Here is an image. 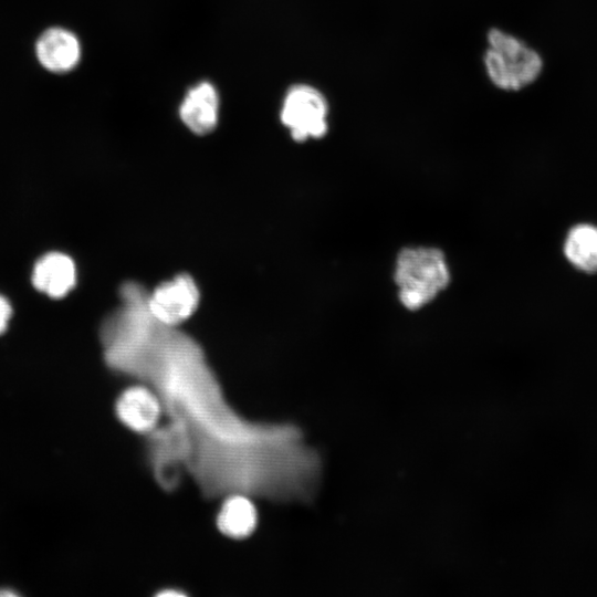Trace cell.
<instances>
[{
  "instance_id": "6da1fadb",
  "label": "cell",
  "mask_w": 597,
  "mask_h": 597,
  "mask_svg": "<svg viewBox=\"0 0 597 597\" xmlns=\"http://www.w3.org/2000/svg\"><path fill=\"white\" fill-rule=\"evenodd\" d=\"M121 371L150 387L167 417L145 436L149 458L185 471L203 495L303 502L316 493L322 460L302 430L238 413L202 348L177 326L140 322L125 342Z\"/></svg>"
},
{
  "instance_id": "52a82bcc",
  "label": "cell",
  "mask_w": 597,
  "mask_h": 597,
  "mask_svg": "<svg viewBox=\"0 0 597 597\" xmlns=\"http://www.w3.org/2000/svg\"><path fill=\"white\" fill-rule=\"evenodd\" d=\"M35 55L42 67L63 74L72 71L81 59V44L70 30L54 27L41 33L35 43Z\"/></svg>"
},
{
  "instance_id": "8fae6325",
  "label": "cell",
  "mask_w": 597,
  "mask_h": 597,
  "mask_svg": "<svg viewBox=\"0 0 597 597\" xmlns=\"http://www.w3.org/2000/svg\"><path fill=\"white\" fill-rule=\"evenodd\" d=\"M564 254L576 270L597 273V227L590 223L574 226L566 234Z\"/></svg>"
},
{
  "instance_id": "8992f818",
  "label": "cell",
  "mask_w": 597,
  "mask_h": 597,
  "mask_svg": "<svg viewBox=\"0 0 597 597\" xmlns=\"http://www.w3.org/2000/svg\"><path fill=\"white\" fill-rule=\"evenodd\" d=\"M115 412L126 428L146 436L159 426L163 406L157 394L139 383L126 388L118 396Z\"/></svg>"
},
{
  "instance_id": "7a4b0ae2",
  "label": "cell",
  "mask_w": 597,
  "mask_h": 597,
  "mask_svg": "<svg viewBox=\"0 0 597 597\" xmlns=\"http://www.w3.org/2000/svg\"><path fill=\"white\" fill-rule=\"evenodd\" d=\"M394 281L406 308L423 307L449 285L450 271L443 252L432 247L402 249L397 255Z\"/></svg>"
},
{
  "instance_id": "9c48e42d",
  "label": "cell",
  "mask_w": 597,
  "mask_h": 597,
  "mask_svg": "<svg viewBox=\"0 0 597 597\" xmlns=\"http://www.w3.org/2000/svg\"><path fill=\"white\" fill-rule=\"evenodd\" d=\"M75 279L72 259L60 252L43 255L32 272L34 287L54 298L65 296L74 286Z\"/></svg>"
},
{
  "instance_id": "7c38bea8",
  "label": "cell",
  "mask_w": 597,
  "mask_h": 597,
  "mask_svg": "<svg viewBox=\"0 0 597 597\" xmlns=\"http://www.w3.org/2000/svg\"><path fill=\"white\" fill-rule=\"evenodd\" d=\"M11 315L12 308L9 301L0 295V335L6 332Z\"/></svg>"
},
{
  "instance_id": "277c9868",
  "label": "cell",
  "mask_w": 597,
  "mask_h": 597,
  "mask_svg": "<svg viewBox=\"0 0 597 597\" xmlns=\"http://www.w3.org/2000/svg\"><path fill=\"white\" fill-rule=\"evenodd\" d=\"M327 102L323 94L310 85H295L289 90L281 109V122L296 142L321 138L327 133Z\"/></svg>"
},
{
  "instance_id": "4fadbf2b",
  "label": "cell",
  "mask_w": 597,
  "mask_h": 597,
  "mask_svg": "<svg viewBox=\"0 0 597 597\" xmlns=\"http://www.w3.org/2000/svg\"><path fill=\"white\" fill-rule=\"evenodd\" d=\"M185 593L184 591H179V590H176V589H165L160 593L157 594V596H163V597H169V596H184Z\"/></svg>"
},
{
  "instance_id": "5b68a950",
  "label": "cell",
  "mask_w": 597,
  "mask_h": 597,
  "mask_svg": "<svg viewBox=\"0 0 597 597\" xmlns=\"http://www.w3.org/2000/svg\"><path fill=\"white\" fill-rule=\"evenodd\" d=\"M198 287L188 274L157 286L147 295V308L154 318L169 326H177L197 308Z\"/></svg>"
},
{
  "instance_id": "3957f363",
  "label": "cell",
  "mask_w": 597,
  "mask_h": 597,
  "mask_svg": "<svg viewBox=\"0 0 597 597\" xmlns=\"http://www.w3.org/2000/svg\"><path fill=\"white\" fill-rule=\"evenodd\" d=\"M484 65L496 87L520 91L538 78L543 60L523 41L499 29H492L488 34Z\"/></svg>"
},
{
  "instance_id": "ba28073f",
  "label": "cell",
  "mask_w": 597,
  "mask_h": 597,
  "mask_svg": "<svg viewBox=\"0 0 597 597\" xmlns=\"http://www.w3.org/2000/svg\"><path fill=\"white\" fill-rule=\"evenodd\" d=\"M218 112V92L208 82H201L190 88L179 107L182 123L197 135H206L216 128Z\"/></svg>"
},
{
  "instance_id": "30bf717a",
  "label": "cell",
  "mask_w": 597,
  "mask_h": 597,
  "mask_svg": "<svg viewBox=\"0 0 597 597\" xmlns=\"http://www.w3.org/2000/svg\"><path fill=\"white\" fill-rule=\"evenodd\" d=\"M216 524L219 532L229 538L250 536L258 525V510L252 496L241 492L224 495Z\"/></svg>"
},
{
  "instance_id": "5bb4252c",
  "label": "cell",
  "mask_w": 597,
  "mask_h": 597,
  "mask_svg": "<svg viewBox=\"0 0 597 597\" xmlns=\"http://www.w3.org/2000/svg\"><path fill=\"white\" fill-rule=\"evenodd\" d=\"M2 596H9V597L17 596V593L13 591V590H10V589H1L0 590V597H2Z\"/></svg>"
}]
</instances>
